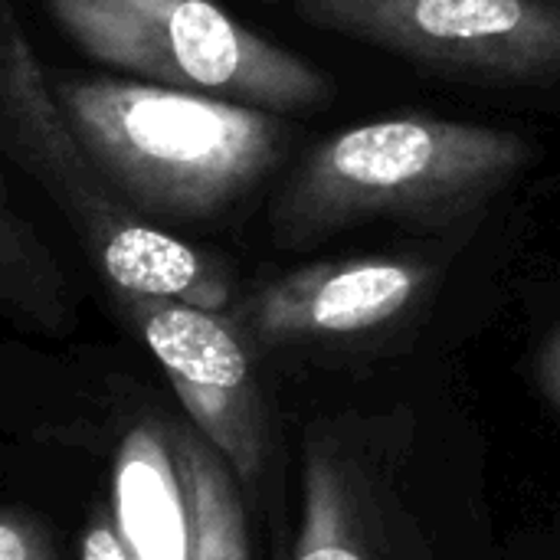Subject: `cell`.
Returning a JSON list of instances; mask_svg holds the SVG:
<instances>
[{"mask_svg":"<svg viewBox=\"0 0 560 560\" xmlns=\"http://www.w3.org/2000/svg\"><path fill=\"white\" fill-rule=\"evenodd\" d=\"M52 85L102 184L151 223L220 217L279 167L292 131L276 112L154 82Z\"/></svg>","mask_w":560,"mask_h":560,"instance_id":"cell-1","label":"cell"},{"mask_svg":"<svg viewBox=\"0 0 560 560\" xmlns=\"http://www.w3.org/2000/svg\"><path fill=\"white\" fill-rule=\"evenodd\" d=\"M535 161L509 128L400 115L318 144L272 207L282 246H305L368 220L446 226L482 210Z\"/></svg>","mask_w":560,"mask_h":560,"instance_id":"cell-2","label":"cell"},{"mask_svg":"<svg viewBox=\"0 0 560 560\" xmlns=\"http://www.w3.org/2000/svg\"><path fill=\"white\" fill-rule=\"evenodd\" d=\"M92 59L154 85L230 98L266 112L322 108L328 75L269 43L213 0H43Z\"/></svg>","mask_w":560,"mask_h":560,"instance_id":"cell-3","label":"cell"},{"mask_svg":"<svg viewBox=\"0 0 560 560\" xmlns=\"http://www.w3.org/2000/svg\"><path fill=\"white\" fill-rule=\"evenodd\" d=\"M295 13L472 82H560V0H295Z\"/></svg>","mask_w":560,"mask_h":560,"instance_id":"cell-4","label":"cell"},{"mask_svg":"<svg viewBox=\"0 0 560 560\" xmlns=\"http://www.w3.org/2000/svg\"><path fill=\"white\" fill-rule=\"evenodd\" d=\"M115 295L171 377L190 420L233 463L240 482L253 486L262 469V407L233 322L171 299Z\"/></svg>","mask_w":560,"mask_h":560,"instance_id":"cell-5","label":"cell"},{"mask_svg":"<svg viewBox=\"0 0 560 560\" xmlns=\"http://www.w3.org/2000/svg\"><path fill=\"white\" fill-rule=\"evenodd\" d=\"M433 282L427 259L361 256L285 272L240 305V325L259 345L345 338L400 318Z\"/></svg>","mask_w":560,"mask_h":560,"instance_id":"cell-6","label":"cell"},{"mask_svg":"<svg viewBox=\"0 0 560 560\" xmlns=\"http://www.w3.org/2000/svg\"><path fill=\"white\" fill-rule=\"evenodd\" d=\"M62 213L115 292L171 299L207 312H223L233 302V272L220 256L164 233L105 184L69 197Z\"/></svg>","mask_w":560,"mask_h":560,"instance_id":"cell-7","label":"cell"},{"mask_svg":"<svg viewBox=\"0 0 560 560\" xmlns=\"http://www.w3.org/2000/svg\"><path fill=\"white\" fill-rule=\"evenodd\" d=\"M0 148L59 207L79 190L102 187L10 0L0 7Z\"/></svg>","mask_w":560,"mask_h":560,"instance_id":"cell-8","label":"cell"},{"mask_svg":"<svg viewBox=\"0 0 560 560\" xmlns=\"http://www.w3.org/2000/svg\"><path fill=\"white\" fill-rule=\"evenodd\" d=\"M115 528L131 560H194V528L177 456L161 430L138 427L115 459Z\"/></svg>","mask_w":560,"mask_h":560,"instance_id":"cell-9","label":"cell"},{"mask_svg":"<svg viewBox=\"0 0 560 560\" xmlns=\"http://www.w3.org/2000/svg\"><path fill=\"white\" fill-rule=\"evenodd\" d=\"M177 469L194 528V560H249L243 505L223 463L203 443L180 436Z\"/></svg>","mask_w":560,"mask_h":560,"instance_id":"cell-10","label":"cell"},{"mask_svg":"<svg viewBox=\"0 0 560 560\" xmlns=\"http://www.w3.org/2000/svg\"><path fill=\"white\" fill-rule=\"evenodd\" d=\"M0 295L10 312L46 331H59L69 318L62 272L10 197L0 207Z\"/></svg>","mask_w":560,"mask_h":560,"instance_id":"cell-11","label":"cell"},{"mask_svg":"<svg viewBox=\"0 0 560 560\" xmlns=\"http://www.w3.org/2000/svg\"><path fill=\"white\" fill-rule=\"evenodd\" d=\"M295 560H371L368 545L354 535L341 472L322 453H312L305 466V509Z\"/></svg>","mask_w":560,"mask_h":560,"instance_id":"cell-12","label":"cell"},{"mask_svg":"<svg viewBox=\"0 0 560 560\" xmlns=\"http://www.w3.org/2000/svg\"><path fill=\"white\" fill-rule=\"evenodd\" d=\"M0 560H56L43 532L23 512H7L0 522Z\"/></svg>","mask_w":560,"mask_h":560,"instance_id":"cell-13","label":"cell"},{"mask_svg":"<svg viewBox=\"0 0 560 560\" xmlns=\"http://www.w3.org/2000/svg\"><path fill=\"white\" fill-rule=\"evenodd\" d=\"M82 560H131L118 528L108 522H95L82 538Z\"/></svg>","mask_w":560,"mask_h":560,"instance_id":"cell-14","label":"cell"},{"mask_svg":"<svg viewBox=\"0 0 560 560\" xmlns=\"http://www.w3.org/2000/svg\"><path fill=\"white\" fill-rule=\"evenodd\" d=\"M545 387L560 407V335L555 338V345L548 348V358H545Z\"/></svg>","mask_w":560,"mask_h":560,"instance_id":"cell-15","label":"cell"}]
</instances>
